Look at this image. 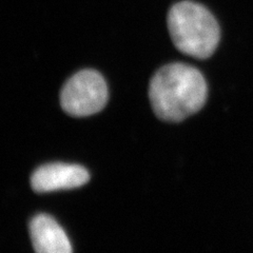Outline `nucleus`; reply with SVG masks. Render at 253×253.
I'll return each mask as SVG.
<instances>
[{
  "instance_id": "f257e3e1",
  "label": "nucleus",
  "mask_w": 253,
  "mask_h": 253,
  "mask_svg": "<svg viewBox=\"0 0 253 253\" xmlns=\"http://www.w3.org/2000/svg\"><path fill=\"white\" fill-rule=\"evenodd\" d=\"M207 84L203 74L185 63H171L153 75L149 97L155 115L162 121L179 123L204 107Z\"/></svg>"
},
{
  "instance_id": "7ed1b4c3",
  "label": "nucleus",
  "mask_w": 253,
  "mask_h": 253,
  "mask_svg": "<svg viewBox=\"0 0 253 253\" xmlns=\"http://www.w3.org/2000/svg\"><path fill=\"white\" fill-rule=\"evenodd\" d=\"M108 96V86L104 77L94 70H83L63 85L60 105L71 116H90L105 108Z\"/></svg>"
},
{
  "instance_id": "20e7f679",
  "label": "nucleus",
  "mask_w": 253,
  "mask_h": 253,
  "mask_svg": "<svg viewBox=\"0 0 253 253\" xmlns=\"http://www.w3.org/2000/svg\"><path fill=\"white\" fill-rule=\"evenodd\" d=\"M89 179V172L82 166L55 163L42 166L32 174L31 186L35 192L45 193L79 188L88 183Z\"/></svg>"
},
{
  "instance_id": "f03ea898",
  "label": "nucleus",
  "mask_w": 253,
  "mask_h": 253,
  "mask_svg": "<svg viewBox=\"0 0 253 253\" xmlns=\"http://www.w3.org/2000/svg\"><path fill=\"white\" fill-rule=\"evenodd\" d=\"M168 29L174 45L181 53L206 59L219 42V27L213 15L200 3L180 1L168 14Z\"/></svg>"
},
{
  "instance_id": "39448f33",
  "label": "nucleus",
  "mask_w": 253,
  "mask_h": 253,
  "mask_svg": "<svg viewBox=\"0 0 253 253\" xmlns=\"http://www.w3.org/2000/svg\"><path fill=\"white\" fill-rule=\"evenodd\" d=\"M30 237L38 253H70L71 243L66 232L52 216L38 214L31 220Z\"/></svg>"
}]
</instances>
